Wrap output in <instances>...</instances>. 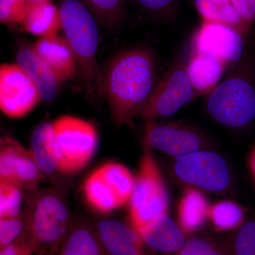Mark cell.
Wrapping results in <instances>:
<instances>
[{
  "label": "cell",
  "instance_id": "cell-21",
  "mask_svg": "<svg viewBox=\"0 0 255 255\" xmlns=\"http://www.w3.org/2000/svg\"><path fill=\"white\" fill-rule=\"evenodd\" d=\"M210 206L205 196L196 188L183 193L178 206V223L186 234L199 231L205 224Z\"/></svg>",
  "mask_w": 255,
  "mask_h": 255
},
{
  "label": "cell",
  "instance_id": "cell-32",
  "mask_svg": "<svg viewBox=\"0 0 255 255\" xmlns=\"http://www.w3.org/2000/svg\"><path fill=\"white\" fill-rule=\"evenodd\" d=\"M0 255H34V252L23 233L14 243L0 249Z\"/></svg>",
  "mask_w": 255,
  "mask_h": 255
},
{
  "label": "cell",
  "instance_id": "cell-7",
  "mask_svg": "<svg viewBox=\"0 0 255 255\" xmlns=\"http://www.w3.org/2000/svg\"><path fill=\"white\" fill-rule=\"evenodd\" d=\"M206 108L221 125L232 128L246 127L255 119V87L243 77L228 78L207 95Z\"/></svg>",
  "mask_w": 255,
  "mask_h": 255
},
{
  "label": "cell",
  "instance_id": "cell-12",
  "mask_svg": "<svg viewBox=\"0 0 255 255\" xmlns=\"http://www.w3.org/2000/svg\"><path fill=\"white\" fill-rule=\"evenodd\" d=\"M192 46L194 52L214 57L228 65L238 62L243 55V33L227 25L201 21L193 36Z\"/></svg>",
  "mask_w": 255,
  "mask_h": 255
},
{
  "label": "cell",
  "instance_id": "cell-25",
  "mask_svg": "<svg viewBox=\"0 0 255 255\" xmlns=\"http://www.w3.org/2000/svg\"><path fill=\"white\" fill-rule=\"evenodd\" d=\"M90 9L99 24L114 28L123 21L126 15L125 0H81Z\"/></svg>",
  "mask_w": 255,
  "mask_h": 255
},
{
  "label": "cell",
  "instance_id": "cell-18",
  "mask_svg": "<svg viewBox=\"0 0 255 255\" xmlns=\"http://www.w3.org/2000/svg\"><path fill=\"white\" fill-rule=\"evenodd\" d=\"M227 64L204 53L194 52L186 63V70L197 96H207L218 86Z\"/></svg>",
  "mask_w": 255,
  "mask_h": 255
},
{
  "label": "cell",
  "instance_id": "cell-10",
  "mask_svg": "<svg viewBox=\"0 0 255 255\" xmlns=\"http://www.w3.org/2000/svg\"><path fill=\"white\" fill-rule=\"evenodd\" d=\"M42 102L31 79L15 63L0 66V110L10 119H21Z\"/></svg>",
  "mask_w": 255,
  "mask_h": 255
},
{
  "label": "cell",
  "instance_id": "cell-4",
  "mask_svg": "<svg viewBox=\"0 0 255 255\" xmlns=\"http://www.w3.org/2000/svg\"><path fill=\"white\" fill-rule=\"evenodd\" d=\"M151 150L145 143L128 204L130 225L137 233L168 212L167 189Z\"/></svg>",
  "mask_w": 255,
  "mask_h": 255
},
{
  "label": "cell",
  "instance_id": "cell-19",
  "mask_svg": "<svg viewBox=\"0 0 255 255\" xmlns=\"http://www.w3.org/2000/svg\"><path fill=\"white\" fill-rule=\"evenodd\" d=\"M21 26L25 31L41 37L58 34L62 29L59 7L51 0L43 2H30Z\"/></svg>",
  "mask_w": 255,
  "mask_h": 255
},
{
  "label": "cell",
  "instance_id": "cell-5",
  "mask_svg": "<svg viewBox=\"0 0 255 255\" xmlns=\"http://www.w3.org/2000/svg\"><path fill=\"white\" fill-rule=\"evenodd\" d=\"M58 172L76 173L86 167L99 143L97 128L88 121L62 116L52 122Z\"/></svg>",
  "mask_w": 255,
  "mask_h": 255
},
{
  "label": "cell",
  "instance_id": "cell-27",
  "mask_svg": "<svg viewBox=\"0 0 255 255\" xmlns=\"http://www.w3.org/2000/svg\"><path fill=\"white\" fill-rule=\"evenodd\" d=\"M231 255H255V221H247L238 228L231 243Z\"/></svg>",
  "mask_w": 255,
  "mask_h": 255
},
{
  "label": "cell",
  "instance_id": "cell-14",
  "mask_svg": "<svg viewBox=\"0 0 255 255\" xmlns=\"http://www.w3.org/2000/svg\"><path fill=\"white\" fill-rule=\"evenodd\" d=\"M95 228L108 255H147L143 241L131 226L107 218L100 220Z\"/></svg>",
  "mask_w": 255,
  "mask_h": 255
},
{
  "label": "cell",
  "instance_id": "cell-36",
  "mask_svg": "<svg viewBox=\"0 0 255 255\" xmlns=\"http://www.w3.org/2000/svg\"><path fill=\"white\" fill-rule=\"evenodd\" d=\"M220 1H229V2H231V1H230V0H220Z\"/></svg>",
  "mask_w": 255,
  "mask_h": 255
},
{
  "label": "cell",
  "instance_id": "cell-16",
  "mask_svg": "<svg viewBox=\"0 0 255 255\" xmlns=\"http://www.w3.org/2000/svg\"><path fill=\"white\" fill-rule=\"evenodd\" d=\"M33 48L62 83L75 75L78 63L65 38L58 34L41 37Z\"/></svg>",
  "mask_w": 255,
  "mask_h": 255
},
{
  "label": "cell",
  "instance_id": "cell-34",
  "mask_svg": "<svg viewBox=\"0 0 255 255\" xmlns=\"http://www.w3.org/2000/svg\"><path fill=\"white\" fill-rule=\"evenodd\" d=\"M249 167L251 169L252 175H253L255 180V147L252 151L251 155H250Z\"/></svg>",
  "mask_w": 255,
  "mask_h": 255
},
{
  "label": "cell",
  "instance_id": "cell-31",
  "mask_svg": "<svg viewBox=\"0 0 255 255\" xmlns=\"http://www.w3.org/2000/svg\"><path fill=\"white\" fill-rule=\"evenodd\" d=\"M142 9L155 16H167L173 11L177 0H133Z\"/></svg>",
  "mask_w": 255,
  "mask_h": 255
},
{
  "label": "cell",
  "instance_id": "cell-9",
  "mask_svg": "<svg viewBox=\"0 0 255 255\" xmlns=\"http://www.w3.org/2000/svg\"><path fill=\"white\" fill-rule=\"evenodd\" d=\"M197 97L188 78L186 64H176L157 82L140 117L147 122L168 118Z\"/></svg>",
  "mask_w": 255,
  "mask_h": 255
},
{
  "label": "cell",
  "instance_id": "cell-28",
  "mask_svg": "<svg viewBox=\"0 0 255 255\" xmlns=\"http://www.w3.org/2000/svg\"><path fill=\"white\" fill-rule=\"evenodd\" d=\"M28 4V0H0V21L2 24H21Z\"/></svg>",
  "mask_w": 255,
  "mask_h": 255
},
{
  "label": "cell",
  "instance_id": "cell-30",
  "mask_svg": "<svg viewBox=\"0 0 255 255\" xmlns=\"http://www.w3.org/2000/svg\"><path fill=\"white\" fill-rule=\"evenodd\" d=\"M175 255H223L214 242L207 238L194 237L187 240L185 246Z\"/></svg>",
  "mask_w": 255,
  "mask_h": 255
},
{
  "label": "cell",
  "instance_id": "cell-26",
  "mask_svg": "<svg viewBox=\"0 0 255 255\" xmlns=\"http://www.w3.org/2000/svg\"><path fill=\"white\" fill-rule=\"evenodd\" d=\"M22 189L16 184L0 181V219L21 216Z\"/></svg>",
  "mask_w": 255,
  "mask_h": 255
},
{
  "label": "cell",
  "instance_id": "cell-24",
  "mask_svg": "<svg viewBox=\"0 0 255 255\" xmlns=\"http://www.w3.org/2000/svg\"><path fill=\"white\" fill-rule=\"evenodd\" d=\"M208 219L218 231H233L245 223V213L236 203L221 201L210 206Z\"/></svg>",
  "mask_w": 255,
  "mask_h": 255
},
{
  "label": "cell",
  "instance_id": "cell-11",
  "mask_svg": "<svg viewBox=\"0 0 255 255\" xmlns=\"http://www.w3.org/2000/svg\"><path fill=\"white\" fill-rule=\"evenodd\" d=\"M44 177L28 149L14 137L6 135L0 140V181L33 191Z\"/></svg>",
  "mask_w": 255,
  "mask_h": 255
},
{
  "label": "cell",
  "instance_id": "cell-33",
  "mask_svg": "<svg viewBox=\"0 0 255 255\" xmlns=\"http://www.w3.org/2000/svg\"><path fill=\"white\" fill-rule=\"evenodd\" d=\"M238 14L248 25L255 22V0H230Z\"/></svg>",
  "mask_w": 255,
  "mask_h": 255
},
{
  "label": "cell",
  "instance_id": "cell-17",
  "mask_svg": "<svg viewBox=\"0 0 255 255\" xmlns=\"http://www.w3.org/2000/svg\"><path fill=\"white\" fill-rule=\"evenodd\" d=\"M16 63L33 82L41 95L42 101L50 102L56 98L62 82L37 54L33 46L25 45L18 49Z\"/></svg>",
  "mask_w": 255,
  "mask_h": 255
},
{
  "label": "cell",
  "instance_id": "cell-23",
  "mask_svg": "<svg viewBox=\"0 0 255 255\" xmlns=\"http://www.w3.org/2000/svg\"><path fill=\"white\" fill-rule=\"evenodd\" d=\"M194 4L201 21L221 23L236 28L245 33L250 26L229 1L220 0H194Z\"/></svg>",
  "mask_w": 255,
  "mask_h": 255
},
{
  "label": "cell",
  "instance_id": "cell-15",
  "mask_svg": "<svg viewBox=\"0 0 255 255\" xmlns=\"http://www.w3.org/2000/svg\"><path fill=\"white\" fill-rule=\"evenodd\" d=\"M146 247L159 255H176L185 246L187 234L167 214L137 232Z\"/></svg>",
  "mask_w": 255,
  "mask_h": 255
},
{
  "label": "cell",
  "instance_id": "cell-1",
  "mask_svg": "<svg viewBox=\"0 0 255 255\" xmlns=\"http://www.w3.org/2000/svg\"><path fill=\"white\" fill-rule=\"evenodd\" d=\"M156 75L155 57L145 48L124 50L111 60L102 89L116 124L131 126L141 116L157 85Z\"/></svg>",
  "mask_w": 255,
  "mask_h": 255
},
{
  "label": "cell",
  "instance_id": "cell-8",
  "mask_svg": "<svg viewBox=\"0 0 255 255\" xmlns=\"http://www.w3.org/2000/svg\"><path fill=\"white\" fill-rule=\"evenodd\" d=\"M174 172L182 182L210 192H222L231 182L224 158L216 152L202 149L176 157Z\"/></svg>",
  "mask_w": 255,
  "mask_h": 255
},
{
  "label": "cell",
  "instance_id": "cell-13",
  "mask_svg": "<svg viewBox=\"0 0 255 255\" xmlns=\"http://www.w3.org/2000/svg\"><path fill=\"white\" fill-rule=\"evenodd\" d=\"M145 143L151 149L179 157L201 150L204 139L200 132L189 126L152 122L146 127Z\"/></svg>",
  "mask_w": 255,
  "mask_h": 255
},
{
  "label": "cell",
  "instance_id": "cell-6",
  "mask_svg": "<svg viewBox=\"0 0 255 255\" xmlns=\"http://www.w3.org/2000/svg\"><path fill=\"white\" fill-rule=\"evenodd\" d=\"M135 177L124 164L107 162L97 167L82 185L84 198L92 209L109 214L129 204Z\"/></svg>",
  "mask_w": 255,
  "mask_h": 255
},
{
  "label": "cell",
  "instance_id": "cell-35",
  "mask_svg": "<svg viewBox=\"0 0 255 255\" xmlns=\"http://www.w3.org/2000/svg\"><path fill=\"white\" fill-rule=\"evenodd\" d=\"M28 1H29L30 2L39 3L43 2V1H48V0H28Z\"/></svg>",
  "mask_w": 255,
  "mask_h": 255
},
{
  "label": "cell",
  "instance_id": "cell-29",
  "mask_svg": "<svg viewBox=\"0 0 255 255\" xmlns=\"http://www.w3.org/2000/svg\"><path fill=\"white\" fill-rule=\"evenodd\" d=\"M24 232L23 216L0 219V249L9 246Z\"/></svg>",
  "mask_w": 255,
  "mask_h": 255
},
{
  "label": "cell",
  "instance_id": "cell-22",
  "mask_svg": "<svg viewBox=\"0 0 255 255\" xmlns=\"http://www.w3.org/2000/svg\"><path fill=\"white\" fill-rule=\"evenodd\" d=\"M28 150L43 175L58 172L52 123L45 122L36 126L32 132Z\"/></svg>",
  "mask_w": 255,
  "mask_h": 255
},
{
  "label": "cell",
  "instance_id": "cell-38",
  "mask_svg": "<svg viewBox=\"0 0 255 255\" xmlns=\"http://www.w3.org/2000/svg\"></svg>",
  "mask_w": 255,
  "mask_h": 255
},
{
  "label": "cell",
  "instance_id": "cell-20",
  "mask_svg": "<svg viewBox=\"0 0 255 255\" xmlns=\"http://www.w3.org/2000/svg\"><path fill=\"white\" fill-rule=\"evenodd\" d=\"M56 255H108L95 227L84 221H73Z\"/></svg>",
  "mask_w": 255,
  "mask_h": 255
},
{
  "label": "cell",
  "instance_id": "cell-3",
  "mask_svg": "<svg viewBox=\"0 0 255 255\" xmlns=\"http://www.w3.org/2000/svg\"><path fill=\"white\" fill-rule=\"evenodd\" d=\"M59 9L65 39L76 58L85 88L92 94L100 85L98 21L81 0H62Z\"/></svg>",
  "mask_w": 255,
  "mask_h": 255
},
{
  "label": "cell",
  "instance_id": "cell-37",
  "mask_svg": "<svg viewBox=\"0 0 255 255\" xmlns=\"http://www.w3.org/2000/svg\"></svg>",
  "mask_w": 255,
  "mask_h": 255
},
{
  "label": "cell",
  "instance_id": "cell-2",
  "mask_svg": "<svg viewBox=\"0 0 255 255\" xmlns=\"http://www.w3.org/2000/svg\"><path fill=\"white\" fill-rule=\"evenodd\" d=\"M24 235L34 255H56L71 227L65 197L54 189H43L28 198L23 214Z\"/></svg>",
  "mask_w": 255,
  "mask_h": 255
}]
</instances>
